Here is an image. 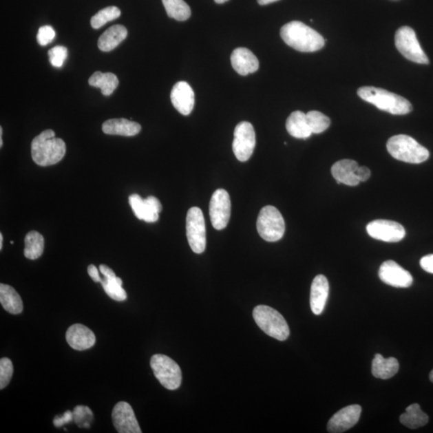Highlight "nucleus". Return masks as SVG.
Returning a JSON list of instances; mask_svg holds the SVG:
<instances>
[{
    "instance_id": "f257e3e1",
    "label": "nucleus",
    "mask_w": 433,
    "mask_h": 433,
    "mask_svg": "<svg viewBox=\"0 0 433 433\" xmlns=\"http://www.w3.org/2000/svg\"><path fill=\"white\" fill-rule=\"evenodd\" d=\"M284 41L294 50L302 52H314L323 48L325 40L314 29L300 21H291L281 28Z\"/></svg>"
},
{
    "instance_id": "f03ea898",
    "label": "nucleus",
    "mask_w": 433,
    "mask_h": 433,
    "mask_svg": "<svg viewBox=\"0 0 433 433\" xmlns=\"http://www.w3.org/2000/svg\"><path fill=\"white\" fill-rule=\"evenodd\" d=\"M31 151L34 162L41 167H50L64 158L66 144L62 139L56 138L54 131L47 129L33 139Z\"/></svg>"
},
{
    "instance_id": "7ed1b4c3",
    "label": "nucleus",
    "mask_w": 433,
    "mask_h": 433,
    "mask_svg": "<svg viewBox=\"0 0 433 433\" xmlns=\"http://www.w3.org/2000/svg\"><path fill=\"white\" fill-rule=\"evenodd\" d=\"M357 92L363 101L393 115H405L412 110V106L407 99L379 87H361Z\"/></svg>"
},
{
    "instance_id": "20e7f679",
    "label": "nucleus",
    "mask_w": 433,
    "mask_h": 433,
    "mask_svg": "<svg viewBox=\"0 0 433 433\" xmlns=\"http://www.w3.org/2000/svg\"><path fill=\"white\" fill-rule=\"evenodd\" d=\"M387 149L392 158L401 162L420 164L429 159L430 154L424 146L407 135H397L388 140Z\"/></svg>"
},
{
    "instance_id": "39448f33",
    "label": "nucleus",
    "mask_w": 433,
    "mask_h": 433,
    "mask_svg": "<svg viewBox=\"0 0 433 433\" xmlns=\"http://www.w3.org/2000/svg\"><path fill=\"white\" fill-rule=\"evenodd\" d=\"M253 317L257 325L271 337L280 341H284L289 337L288 324L278 310L268 306H257L253 310Z\"/></svg>"
},
{
    "instance_id": "423d86ee",
    "label": "nucleus",
    "mask_w": 433,
    "mask_h": 433,
    "mask_svg": "<svg viewBox=\"0 0 433 433\" xmlns=\"http://www.w3.org/2000/svg\"><path fill=\"white\" fill-rule=\"evenodd\" d=\"M154 376L162 386L169 390H176L181 386L182 370L171 358L162 354L154 355L150 359Z\"/></svg>"
},
{
    "instance_id": "0eeeda50",
    "label": "nucleus",
    "mask_w": 433,
    "mask_h": 433,
    "mask_svg": "<svg viewBox=\"0 0 433 433\" xmlns=\"http://www.w3.org/2000/svg\"><path fill=\"white\" fill-rule=\"evenodd\" d=\"M257 230L266 242L279 241L284 235L286 226L278 209L272 206L262 208L257 219Z\"/></svg>"
},
{
    "instance_id": "6e6552de",
    "label": "nucleus",
    "mask_w": 433,
    "mask_h": 433,
    "mask_svg": "<svg viewBox=\"0 0 433 433\" xmlns=\"http://www.w3.org/2000/svg\"><path fill=\"white\" fill-rule=\"evenodd\" d=\"M395 43L398 51L408 61L421 65L430 64L429 58L423 51L412 28L405 26L399 28L396 32Z\"/></svg>"
},
{
    "instance_id": "1a4fd4ad",
    "label": "nucleus",
    "mask_w": 433,
    "mask_h": 433,
    "mask_svg": "<svg viewBox=\"0 0 433 433\" xmlns=\"http://www.w3.org/2000/svg\"><path fill=\"white\" fill-rule=\"evenodd\" d=\"M187 235L189 246L196 254L206 250L207 232L205 218L200 208L189 209L187 216Z\"/></svg>"
},
{
    "instance_id": "9d476101",
    "label": "nucleus",
    "mask_w": 433,
    "mask_h": 433,
    "mask_svg": "<svg viewBox=\"0 0 433 433\" xmlns=\"http://www.w3.org/2000/svg\"><path fill=\"white\" fill-rule=\"evenodd\" d=\"M256 145L255 132L247 121L238 124L233 133V152L240 162H245L254 153Z\"/></svg>"
},
{
    "instance_id": "9b49d317",
    "label": "nucleus",
    "mask_w": 433,
    "mask_h": 433,
    "mask_svg": "<svg viewBox=\"0 0 433 433\" xmlns=\"http://www.w3.org/2000/svg\"><path fill=\"white\" fill-rule=\"evenodd\" d=\"M231 212L230 196L225 189H217L210 202V216L213 228L218 231L225 229L230 221Z\"/></svg>"
},
{
    "instance_id": "f8f14e48",
    "label": "nucleus",
    "mask_w": 433,
    "mask_h": 433,
    "mask_svg": "<svg viewBox=\"0 0 433 433\" xmlns=\"http://www.w3.org/2000/svg\"><path fill=\"white\" fill-rule=\"evenodd\" d=\"M367 232L374 240L386 242H400L406 235L405 229L400 223L383 219L368 223Z\"/></svg>"
},
{
    "instance_id": "ddd939ff",
    "label": "nucleus",
    "mask_w": 433,
    "mask_h": 433,
    "mask_svg": "<svg viewBox=\"0 0 433 433\" xmlns=\"http://www.w3.org/2000/svg\"><path fill=\"white\" fill-rule=\"evenodd\" d=\"M379 277L383 283L394 288H408L413 283L410 272L392 260L384 262L379 267Z\"/></svg>"
},
{
    "instance_id": "4468645a",
    "label": "nucleus",
    "mask_w": 433,
    "mask_h": 433,
    "mask_svg": "<svg viewBox=\"0 0 433 433\" xmlns=\"http://www.w3.org/2000/svg\"><path fill=\"white\" fill-rule=\"evenodd\" d=\"M129 204L136 217L146 222L158 221L159 213L162 211V204L154 196L143 199L138 194L134 193L129 197Z\"/></svg>"
},
{
    "instance_id": "2eb2a0df",
    "label": "nucleus",
    "mask_w": 433,
    "mask_h": 433,
    "mask_svg": "<svg viewBox=\"0 0 433 433\" xmlns=\"http://www.w3.org/2000/svg\"><path fill=\"white\" fill-rule=\"evenodd\" d=\"M112 420L119 433H142L132 407L126 402H119L112 412Z\"/></svg>"
},
{
    "instance_id": "dca6fc26",
    "label": "nucleus",
    "mask_w": 433,
    "mask_h": 433,
    "mask_svg": "<svg viewBox=\"0 0 433 433\" xmlns=\"http://www.w3.org/2000/svg\"><path fill=\"white\" fill-rule=\"evenodd\" d=\"M362 408L358 405H349L342 408L330 418L328 421L329 432L340 433L352 429L361 418Z\"/></svg>"
},
{
    "instance_id": "f3484780",
    "label": "nucleus",
    "mask_w": 433,
    "mask_h": 433,
    "mask_svg": "<svg viewBox=\"0 0 433 433\" xmlns=\"http://www.w3.org/2000/svg\"><path fill=\"white\" fill-rule=\"evenodd\" d=\"M170 99L174 108L184 116L191 114L194 103H196L194 92L186 81H180L174 85L170 94Z\"/></svg>"
},
{
    "instance_id": "a211bd4d",
    "label": "nucleus",
    "mask_w": 433,
    "mask_h": 433,
    "mask_svg": "<svg viewBox=\"0 0 433 433\" xmlns=\"http://www.w3.org/2000/svg\"><path fill=\"white\" fill-rule=\"evenodd\" d=\"M67 343L76 351H85L94 347L96 344V337L92 330L82 324L72 325L66 333Z\"/></svg>"
},
{
    "instance_id": "6ab92c4d",
    "label": "nucleus",
    "mask_w": 433,
    "mask_h": 433,
    "mask_svg": "<svg viewBox=\"0 0 433 433\" xmlns=\"http://www.w3.org/2000/svg\"><path fill=\"white\" fill-rule=\"evenodd\" d=\"M231 65L238 74L246 76L254 73L260 67L257 58L246 47H237L233 50L231 56Z\"/></svg>"
},
{
    "instance_id": "aec40b11",
    "label": "nucleus",
    "mask_w": 433,
    "mask_h": 433,
    "mask_svg": "<svg viewBox=\"0 0 433 433\" xmlns=\"http://www.w3.org/2000/svg\"><path fill=\"white\" fill-rule=\"evenodd\" d=\"M329 294L328 280L323 275L315 277L311 284L310 304L313 313L319 315L323 313Z\"/></svg>"
},
{
    "instance_id": "412c9836",
    "label": "nucleus",
    "mask_w": 433,
    "mask_h": 433,
    "mask_svg": "<svg viewBox=\"0 0 433 433\" xmlns=\"http://www.w3.org/2000/svg\"><path fill=\"white\" fill-rule=\"evenodd\" d=\"M359 167V165L356 160L344 159L332 165V174L338 184L357 187L361 183L356 174Z\"/></svg>"
},
{
    "instance_id": "4be33fe9",
    "label": "nucleus",
    "mask_w": 433,
    "mask_h": 433,
    "mask_svg": "<svg viewBox=\"0 0 433 433\" xmlns=\"http://www.w3.org/2000/svg\"><path fill=\"white\" fill-rule=\"evenodd\" d=\"M142 130V126L134 121L125 118L109 119L102 125V131L105 134L133 137Z\"/></svg>"
},
{
    "instance_id": "5701e85b",
    "label": "nucleus",
    "mask_w": 433,
    "mask_h": 433,
    "mask_svg": "<svg viewBox=\"0 0 433 433\" xmlns=\"http://www.w3.org/2000/svg\"><path fill=\"white\" fill-rule=\"evenodd\" d=\"M127 29L123 25L116 24L113 27L107 29L102 34L98 40V47L103 52H110L115 50L121 42L127 37Z\"/></svg>"
},
{
    "instance_id": "b1692460",
    "label": "nucleus",
    "mask_w": 433,
    "mask_h": 433,
    "mask_svg": "<svg viewBox=\"0 0 433 433\" xmlns=\"http://www.w3.org/2000/svg\"><path fill=\"white\" fill-rule=\"evenodd\" d=\"M286 128L292 137L298 139H306L313 134L310 129L306 114L301 111L293 112L286 123Z\"/></svg>"
},
{
    "instance_id": "393cba45",
    "label": "nucleus",
    "mask_w": 433,
    "mask_h": 433,
    "mask_svg": "<svg viewBox=\"0 0 433 433\" xmlns=\"http://www.w3.org/2000/svg\"><path fill=\"white\" fill-rule=\"evenodd\" d=\"M399 362L396 358H384L376 354L372 361V372L374 377L388 379L393 377L399 371Z\"/></svg>"
},
{
    "instance_id": "a878e982",
    "label": "nucleus",
    "mask_w": 433,
    "mask_h": 433,
    "mask_svg": "<svg viewBox=\"0 0 433 433\" xmlns=\"http://www.w3.org/2000/svg\"><path fill=\"white\" fill-rule=\"evenodd\" d=\"M0 303L5 310L12 315L21 314L23 310V304L21 295L12 286L0 284Z\"/></svg>"
},
{
    "instance_id": "bb28decb",
    "label": "nucleus",
    "mask_w": 433,
    "mask_h": 433,
    "mask_svg": "<svg viewBox=\"0 0 433 433\" xmlns=\"http://www.w3.org/2000/svg\"><path fill=\"white\" fill-rule=\"evenodd\" d=\"M89 84L92 87L101 89L104 96H110L118 87L119 80L114 73L96 72L89 78Z\"/></svg>"
},
{
    "instance_id": "cd10ccee",
    "label": "nucleus",
    "mask_w": 433,
    "mask_h": 433,
    "mask_svg": "<svg viewBox=\"0 0 433 433\" xmlns=\"http://www.w3.org/2000/svg\"><path fill=\"white\" fill-rule=\"evenodd\" d=\"M429 420V416L421 410L418 403L408 406L406 412L400 417L401 424L412 430L426 425Z\"/></svg>"
},
{
    "instance_id": "c85d7f7f",
    "label": "nucleus",
    "mask_w": 433,
    "mask_h": 433,
    "mask_svg": "<svg viewBox=\"0 0 433 433\" xmlns=\"http://www.w3.org/2000/svg\"><path fill=\"white\" fill-rule=\"evenodd\" d=\"M24 256L28 260L39 259L45 249V238L40 233L32 231L28 233L24 240Z\"/></svg>"
},
{
    "instance_id": "c756f323",
    "label": "nucleus",
    "mask_w": 433,
    "mask_h": 433,
    "mask_svg": "<svg viewBox=\"0 0 433 433\" xmlns=\"http://www.w3.org/2000/svg\"><path fill=\"white\" fill-rule=\"evenodd\" d=\"M169 18L178 21H186L191 17V9L184 0H162Z\"/></svg>"
},
{
    "instance_id": "7c9ffc66",
    "label": "nucleus",
    "mask_w": 433,
    "mask_h": 433,
    "mask_svg": "<svg viewBox=\"0 0 433 433\" xmlns=\"http://www.w3.org/2000/svg\"><path fill=\"white\" fill-rule=\"evenodd\" d=\"M101 284L111 299L116 301L123 302L127 299V294L123 288V280L119 277L114 276L110 278L101 279Z\"/></svg>"
},
{
    "instance_id": "2f4dec72",
    "label": "nucleus",
    "mask_w": 433,
    "mask_h": 433,
    "mask_svg": "<svg viewBox=\"0 0 433 433\" xmlns=\"http://www.w3.org/2000/svg\"><path fill=\"white\" fill-rule=\"evenodd\" d=\"M306 120H308L311 133L315 134L324 133L330 125L328 116L318 111H310L306 114Z\"/></svg>"
},
{
    "instance_id": "473e14b6",
    "label": "nucleus",
    "mask_w": 433,
    "mask_h": 433,
    "mask_svg": "<svg viewBox=\"0 0 433 433\" xmlns=\"http://www.w3.org/2000/svg\"><path fill=\"white\" fill-rule=\"evenodd\" d=\"M120 17V10L118 8L114 6L105 8L92 17L91 26L94 29H98Z\"/></svg>"
},
{
    "instance_id": "72a5a7b5",
    "label": "nucleus",
    "mask_w": 433,
    "mask_h": 433,
    "mask_svg": "<svg viewBox=\"0 0 433 433\" xmlns=\"http://www.w3.org/2000/svg\"><path fill=\"white\" fill-rule=\"evenodd\" d=\"M92 418H94V413L89 407L78 405L73 411V419L80 427H89Z\"/></svg>"
},
{
    "instance_id": "f704fd0d",
    "label": "nucleus",
    "mask_w": 433,
    "mask_h": 433,
    "mask_svg": "<svg viewBox=\"0 0 433 433\" xmlns=\"http://www.w3.org/2000/svg\"><path fill=\"white\" fill-rule=\"evenodd\" d=\"M13 374V364L11 359L3 358L0 361V388L3 389L11 381Z\"/></svg>"
},
{
    "instance_id": "c9c22d12",
    "label": "nucleus",
    "mask_w": 433,
    "mask_h": 433,
    "mask_svg": "<svg viewBox=\"0 0 433 433\" xmlns=\"http://www.w3.org/2000/svg\"><path fill=\"white\" fill-rule=\"evenodd\" d=\"M48 57L53 67H61L67 57V50L65 47L56 46L48 51Z\"/></svg>"
},
{
    "instance_id": "e433bc0d",
    "label": "nucleus",
    "mask_w": 433,
    "mask_h": 433,
    "mask_svg": "<svg viewBox=\"0 0 433 433\" xmlns=\"http://www.w3.org/2000/svg\"><path fill=\"white\" fill-rule=\"evenodd\" d=\"M55 37L56 32L54 29L50 25H45L39 29L36 38L39 45L46 46L48 43H52Z\"/></svg>"
},
{
    "instance_id": "4c0bfd02",
    "label": "nucleus",
    "mask_w": 433,
    "mask_h": 433,
    "mask_svg": "<svg viewBox=\"0 0 433 433\" xmlns=\"http://www.w3.org/2000/svg\"><path fill=\"white\" fill-rule=\"evenodd\" d=\"M73 412L66 411L65 414L61 416L55 417L54 421H53V424L56 427H60L66 424H69L72 421H73Z\"/></svg>"
},
{
    "instance_id": "58836bf2",
    "label": "nucleus",
    "mask_w": 433,
    "mask_h": 433,
    "mask_svg": "<svg viewBox=\"0 0 433 433\" xmlns=\"http://www.w3.org/2000/svg\"><path fill=\"white\" fill-rule=\"evenodd\" d=\"M422 269L427 273L433 274V255L423 257L420 262Z\"/></svg>"
},
{
    "instance_id": "ea45409f",
    "label": "nucleus",
    "mask_w": 433,
    "mask_h": 433,
    "mask_svg": "<svg viewBox=\"0 0 433 433\" xmlns=\"http://www.w3.org/2000/svg\"><path fill=\"white\" fill-rule=\"evenodd\" d=\"M356 174L361 182L368 181L369 178L371 177V171H370V169L368 167H359Z\"/></svg>"
},
{
    "instance_id": "a19ab883",
    "label": "nucleus",
    "mask_w": 433,
    "mask_h": 433,
    "mask_svg": "<svg viewBox=\"0 0 433 433\" xmlns=\"http://www.w3.org/2000/svg\"><path fill=\"white\" fill-rule=\"evenodd\" d=\"M87 273H89L91 279L95 282V283H101V278L100 277L99 271L94 265H89L87 267Z\"/></svg>"
},
{
    "instance_id": "79ce46f5",
    "label": "nucleus",
    "mask_w": 433,
    "mask_h": 433,
    "mask_svg": "<svg viewBox=\"0 0 433 433\" xmlns=\"http://www.w3.org/2000/svg\"><path fill=\"white\" fill-rule=\"evenodd\" d=\"M100 271L101 273L105 277V278H110V277L116 276L114 271L109 268L108 266L104 264L100 266Z\"/></svg>"
},
{
    "instance_id": "37998d69",
    "label": "nucleus",
    "mask_w": 433,
    "mask_h": 433,
    "mask_svg": "<svg viewBox=\"0 0 433 433\" xmlns=\"http://www.w3.org/2000/svg\"><path fill=\"white\" fill-rule=\"evenodd\" d=\"M277 1L279 0H257V3L260 5H267Z\"/></svg>"
},
{
    "instance_id": "c03bdc74",
    "label": "nucleus",
    "mask_w": 433,
    "mask_h": 433,
    "mask_svg": "<svg viewBox=\"0 0 433 433\" xmlns=\"http://www.w3.org/2000/svg\"><path fill=\"white\" fill-rule=\"evenodd\" d=\"M3 128H0V147H2L3 146Z\"/></svg>"
},
{
    "instance_id": "a18cd8bd",
    "label": "nucleus",
    "mask_w": 433,
    "mask_h": 433,
    "mask_svg": "<svg viewBox=\"0 0 433 433\" xmlns=\"http://www.w3.org/2000/svg\"><path fill=\"white\" fill-rule=\"evenodd\" d=\"M3 236L2 233H0V251L3 249Z\"/></svg>"
},
{
    "instance_id": "49530a36",
    "label": "nucleus",
    "mask_w": 433,
    "mask_h": 433,
    "mask_svg": "<svg viewBox=\"0 0 433 433\" xmlns=\"http://www.w3.org/2000/svg\"><path fill=\"white\" fill-rule=\"evenodd\" d=\"M229 1V0H215V2L218 4H222Z\"/></svg>"
},
{
    "instance_id": "de8ad7c7",
    "label": "nucleus",
    "mask_w": 433,
    "mask_h": 433,
    "mask_svg": "<svg viewBox=\"0 0 433 433\" xmlns=\"http://www.w3.org/2000/svg\"><path fill=\"white\" fill-rule=\"evenodd\" d=\"M430 381L433 383V369L432 370V372H430Z\"/></svg>"
}]
</instances>
